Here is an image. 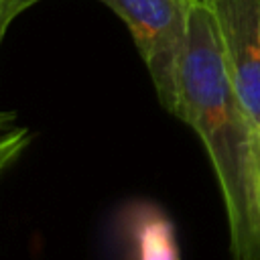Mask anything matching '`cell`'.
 Instances as JSON below:
<instances>
[{
	"label": "cell",
	"instance_id": "4",
	"mask_svg": "<svg viewBox=\"0 0 260 260\" xmlns=\"http://www.w3.org/2000/svg\"><path fill=\"white\" fill-rule=\"evenodd\" d=\"M120 238L128 260H181L175 225L154 203L126 205L120 215Z\"/></svg>",
	"mask_w": 260,
	"mask_h": 260
},
{
	"label": "cell",
	"instance_id": "1",
	"mask_svg": "<svg viewBox=\"0 0 260 260\" xmlns=\"http://www.w3.org/2000/svg\"><path fill=\"white\" fill-rule=\"evenodd\" d=\"M199 136L225 207L234 260H260V130L238 98L209 6L195 2L179 77V112Z\"/></svg>",
	"mask_w": 260,
	"mask_h": 260
},
{
	"label": "cell",
	"instance_id": "3",
	"mask_svg": "<svg viewBox=\"0 0 260 260\" xmlns=\"http://www.w3.org/2000/svg\"><path fill=\"white\" fill-rule=\"evenodd\" d=\"M225 69L260 130V0H211Z\"/></svg>",
	"mask_w": 260,
	"mask_h": 260
},
{
	"label": "cell",
	"instance_id": "8",
	"mask_svg": "<svg viewBox=\"0 0 260 260\" xmlns=\"http://www.w3.org/2000/svg\"><path fill=\"white\" fill-rule=\"evenodd\" d=\"M4 35H6V26H4V22H2V10H0V45H2Z\"/></svg>",
	"mask_w": 260,
	"mask_h": 260
},
{
	"label": "cell",
	"instance_id": "7",
	"mask_svg": "<svg viewBox=\"0 0 260 260\" xmlns=\"http://www.w3.org/2000/svg\"><path fill=\"white\" fill-rule=\"evenodd\" d=\"M14 120H16V114H14V112H10V110H0V136L6 134V132L12 128Z\"/></svg>",
	"mask_w": 260,
	"mask_h": 260
},
{
	"label": "cell",
	"instance_id": "9",
	"mask_svg": "<svg viewBox=\"0 0 260 260\" xmlns=\"http://www.w3.org/2000/svg\"><path fill=\"white\" fill-rule=\"evenodd\" d=\"M195 2H199V4H205V6H207V4L211 2V0H195Z\"/></svg>",
	"mask_w": 260,
	"mask_h": 260
},
{
	"label": "cell",
	"instance_id": "6",
	"mask_svg": "<svg viewBox=\"0 0 260 260\" xmlns=\"http://www.w3.org/2000/svg\"><path fill=\"white\" fill-rule=\"evenodd\" d=\"M39 2L41 0H0V10H2V22H4V26L8 28L10 22L18 14H22L26 8H30V6L39 4Z\"/></svg>",
	"mask_w": 260,
	"mask_h": 260
},
{
	"label": "cell",
	"instance_id": "5",
	"mask_svg": "<svg viewBox=\"0 0 260 260\" xmlns=\"http://www.w3.org/2000/svg\"><path fill=\"white\" fill-rule=\"evenodd\" d=\"M30 132L26 130V128H12L8 134H6V144H4V148L0 150V173L6 169V167H10L20 154H22V150L30 144Z\"/></svg>",
	"mask_w": 260,
	"mask_h": 260
},
{
	"label": "cell",
	"instance_id": "2",
	"mask_svg": "<svg viewBox=\"0 0 260 260\" xmlns=\"http://www.w3.org/2000/svg\"><path fill=\"white\" fill-rule=\"evenodd\" d=\"M128 26L160 106L177 116L179 77L195 0H100Z\"/></svg>",
	"mask_w": 260,
	"mask_h": 260
}]
</instances>
